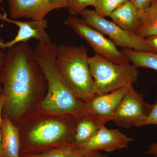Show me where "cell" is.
<instances>
[{
    "label": "cell",
    "mask_w": 157,
    "mask_h": 157,
    "mask_svg": "<svg viewBox=\"0 0 157 157\" xmlns=\"http://www.w3.org/2000/svg\"><path fill=\"white\" fill-rule=\"evenodd\" d=\"M0 73L5 96L4 109L10 118L17 119L29 109L36 93L47 83L27 42L8 48Z\"/></svg>",
    "instance_id": "obj_1"
},
{
    "label": "cell",
    "mask_w": 157,
    "mask_h": 157,
    "mask_svg": "<svg viewBox=\"0 0 157 157\" xmlns=\"http://www.w3.org/2000/svg\"><path fill=\"white\" fill-rule=\"evenodd\" d=\"M58 46L52 42H38L34 49L35 58L47 85V92L41 102L43 111L51 113L78 116L83 112L85 101L75 96L63 81L56 64Z\"/></svg>",
    "instance_id": "obj_2"
},
{
    "label": "cell",
    "mask_w": 157,
    "mask_h": 157,
    "mask_svg": "<svg viewBox=\"0 0 157 157\" xmlns=\"http://www.w3.org/2000/svg\"><path fill=\"white\" fill-rule=\"evenodd\" d=\"M89 57L87 48L83 45L63 44L58 47L56 64L61 77L70 91L85 101L95 95Z\"/></svg>",
    "instance_id": "obj_3"
},
{
    "label": "cell",
    "mask_w": 157,
    "mask_h": 157,
    "mask_svg": "<svg viewBox=\"0 0 157 157\" xmlns=\"http://www.w3.org/2000/svg\"><path fill=\"white\" fill-rule=\"evenodd\" d=\"M90 71L94 83L95 95L108 94L137 83L138 68L129 63H115L97 54L89 57Z\"/></svg>",
    "instance_id": "obj_4"
},
{
    "label": "cell",
    "mask_w": 157,
    "mask_h": 157,
    "mask_svg": "<svg viewBox=\"0 0 157 157\" xmlns=\"http://www.w3.org/2000/svg\"><path fill=\"white\" fill-rule=\"evenodd\" d=\"M76 116L67 114L64 120H46L37 124L29 131L28 143L33 148H44L72 145Z\"/></svg>",
    "instance_id": "obj_5"
},
{
    "label": "cell",
    "mask_w": 157,
    "mask_h": 157,
    "mask_svg": "<svg viewBox=\"0 0 157 157\" xmlns=\"http://www.w3.org/2000/svg\"><path fill=\"white\" fill-rule=\"evenodd\" d=\"M80 15L89 25L107 36L116 46L123 49H134L153 52L145 38L127 32L115 23L98 14L94 10L85 9Z\"/></svg>",
    "instance_id": "obj_6"
},
{
    "label": "cell",
    "mask_w": 157,
    "mask_h": 157,
    "mask_svg": "<svg viewBox=\"0 0 157 157\" xmlns=\"http://www.w3.org/2000/svg\"><path fill=\"white\" fill-rule=\"evenodd\" d=\"M67 24L79 36L84 39L98 55L108 60L118 64H126L129 61L123 52L118 50L116 45L104 34L89 25L82 18L70 16Z\"/></svg>",
    "instance_id": "obj_7"
},
{
    "label": "cell",
    "mask_w": 157,
    "mask_h": 157,
    "mask_svg": "<svg viewBox=\"0 0 157 157\" xmlns=\"http://www.w3.org/2000/svg\"><path fill=\"white\" fill-rule=\"evenodd\" d=\"M151 107L152 104L144 101L143 95L136 91L133 85L130 86L118 104L112 121L126 128L135 127L146 119Z\"/></svg>",
    "instance_id": "obj_8"
},
{
    "label": "cell",
    "mask_w": 157,
    "mask_h": 157,
    "mask_svg": "<svg viewBox=\"0 0 157 157\" xmlns=\"http://www.w3.org/2000/svg\"><path fill=\"white\" fill-rule=\"evenodd\" d=\"M8 4L11 19L35 21L45 19L51 11L68 6L67 0H8Z\"/></svg>",
    "instance_id": "obj_9"
},
{
    "label": "cell",
    "mask_w": 157,
    "mask_h": 157,
    "mask_svg": "<svg viewBox=\"0 0 157 157\" xmlns=\"http://www.w3.org/2000/svg\"><path fill=\"white\" fill-rule=\"evenodd\" d=\"M127 88L113 92L95 95L85 101L83 113L101 126L113 121L118 104L126 91Z\"/></svg>",
    "instance_id": "obj_10"
},
{
    "label": "cell",
    "mask_w": 157,
    "mask_h": 157,
    "mask_svg": "<svg viewBox=\"0 0 157 157\" xmlns=\"http://www.w3.org/2000/svg\"><path fill=\"white\" fill-rule=\"evenodd\" d=\"M0 20L13 24L19 28L17 35L13 40L6 43L0 41V49L4 50L11 48L18 43L27 42L32 39L38 40L40 43L51 42L50 37L46 31L48 23V21L45 18L40 21L31 20L28 21H18L8 18L0 13Z\"/></svg>",
    "instance_id": "obj_11"
},
{
    "label": "cell",
    "mask_w": 157,
    "mask_h": 157,
    "mask_svg": "<svg viewBox=\"0 0 157 157\" xmlns=\"http://www.w3.org/2000/svg\"><path fill=\"white\" fill-rule=\"evenodd\" d=\"M133 140L119 130L107 128L104 125L88 142L79 147L90 151L110 152L128 148Z\"/></svg>",
    "instance_id": "obj_12"
},
{
    "label": "cell",
    "mask_w": 157,
    "mask_h": 157,
    "mask_svg": "<svg viewBox=\"0 0 157 157\" xmlns=\"http://www.w3.org/2000/svg\"><path fill=\"white\" fill-rule=\"evenodd\" d=\"M1 134V157H20L19 131L8 116L4 117L2 119Z\"/></svg>",
    "instance_id": "obj_13"
},
{
    "label": "cell",
    "mask_w": 157,
    "mask_h": 157,
    "mask_svg": "<svg viewBox=\"0 0 157 157\" xmlns=\"http://www.w3.org/2000/svg\"><path fill=\"white\" fill-rule=\"evenodd\" d=\"M112 21L124 30L136 34L140 25V10L130 0L127 1L111 13Z\"/></svg>",
    "instance_id": "obj_14"
},
{
    "label": "cell",
    "mask_w": 157,
    "mask_h": 157,
    "mask_svg": "<svg viewBox=\"0 0 157 157\" xmlns=\"http://www.w3.org/2000/svg\"><path fill=\"white\" fill-rule=\"evenodd\" d=\"M101 127L83 112L77 116L72 145L80 147L85 144L95 135Z\"/></svg>",
    "instance_id": "obj_15"
},
{
    "label": "cell",
    "mask_w": 157,
    "mask_h": 157,
    "mask_svg": "<svg viewBox=\"0 0 157 157\" xmlns=\"http://www.w3.org/2000/svg\"><path fill=\"white\" fill-rule=\"evenodd\" d=\"M24 157H108L101 152L90 151L79 147L64 145L56 147L38 153L28 154Z\"/></svg>",
    "instance_id": "obj_16"
},
{
    "label": "cell",
    "mask_w": 157,
    "mask_h": 157,
    "mask_svg": "<svg viewBox=\"0 0 157 157\" xmlns=\"http://www.w3.org/2000/svg\"><path fill=\"white\" fill-rule=\"evenodd\" d=\"M136 34L143 38L157 35V0L140 10V25Z\"/></svg>",
    "instance_id": "obj_17"
},
{
    "label": "cell",
    "mask_w": 157,
    "mask_h": 157,
    "mask_svg": "<svg viewBox=\"0 0 157 157\" xmlns=\"http://www.w3.org/2000/svg\"><path fill=\"white\" fill-rule=\"evenodd\" d=\"M124 54L129 62L137 68L151 69L157 71V53L152 52L123 49Z\"/></svg>",
    "instance_id": "obj_18"
},
{
    "label": "cell",
    "mask_w": 157,
    "mask_h": 157,
    "mask_svg": "<svg viewBox=\"0 0 157 157\" xmlns=\"http://www.w3.org/2000/svg\"><path fill=\"white\" fill-rule=\"evenodd\" d=\"M129 0H98L94 6V10L104 17H109L112 12Z\"/></svg>",
    "instance_id": "obj_19"
},
{
    "label": "cell",
    "mask_w": 157,
    "mask_h": 157,
    "mask_svg": "<svg viewBox=\"0 0 157 157\" xmlns=\"http://www.w3.org/2000/svg\"><path fill=\"white\" fill-rule=\"evenodd\" d=\"M70 16H76L89 6H94L98 0H67Z\"/></svg>",
    "instance_id": "obj_20"
},
{
    "label": "cell",
    "mask_w": 157,
    "mask_h": 157,
    "mask_svg": "<svg viewBox=\"0 0 157 157\" xmlns=\"http://www.w3.org/2000/svg\"><path fill=\"white\" fill-rule=\"evenodd\" d=\"M150 125H157V99L154 104H152L151 110L147 117L145 120L137 124L135 127L139 128Z\"/></svg>",
    "instance_id": "obj_21"
},
{
    "label": "cell",
    "mask_w": 157,
    "mask_h": 157,
    "mask_svg": "<svg viewBox=\"0 0 157 157\" xmlns=\"http://www.w3.org/2000/svg\"><path fill=\"white\" fill-rule=\"evenodd\" d=\"M136 7L140 10L146 9L153 2L157 0H130Z\"/></svg>",
    "instance_id": "obj_22"
},
{
    "label": "cell",
    "mask_w": 157,
    "mask_h": 157,
    "mask_svg": "<svg viewBox=\"0 0 157 157\" xmlns=\"http://www.w3.org/2000/svg\"><path fill=\"white\" fill-rule=\"evenodd\" d=\"M147 43L153 52L157 53V35L145 38Z\"/></svg>",
    "instance_id": "obj_23"
},
{
    "label": "cell",
    "mask_w": 157,
    "mask_h": 157,
    "mask_svg": "<svg viewBox=\"0 0 157 157\" xmlns=\"http://www.w3.org/2000/svg\"><path fill=\"white\" fill-rule=\"evenodd\" d=\"M4 103H5V96L3 94L0 95V150L1 148V137H2V112L4 109Z\"/></svg>",
    "instance_id": "obj_24"
},
{
    "label": "cell",
    "mask_w": 157,
    "mask_h": 157,
    "mask_svg": "<svg viewBox=\"0 0 157 157\" xmlns=\"http://www.w3.org/2000/svg\"><path fill=\"white\" fill-rule=\"evenodd\" d=\"M145 154L151 155L157 157V142L151 144L147 147Z\"/></svg>",
    "instance_id": "obj_25"
},
{
    "label": "cell",
    "mask_w": 157,
    "mask_h": 157,
    "mask_svg": "<svg viewBox=\"0 0 157 157\" xmlns=\"http://www.w3.org/2000/svg\"><path fill=\"white\" fill-rule=\"evenodd\" d=\"M6 52L3 49H0V68L3 67L6 61Z\"/></svg>",
    "instance_id": "obj_26"
},
{
    "label": "cell",
    "mask_w": 157,
    "mask_h": 157,
    "mask_svg": "<svg viewBox=\"0 0 157 157\" xmlns=\"http://www.w3.org/2000/svg\"><path fill=\"white\" fill-rule=\"evenodd\" d=\"M2 68H0V73H1V70H2ZM0 83H1V82H0ZM1 94H1V88H0V95H1Z\"/></svg>",
    "instance_id": "obj_27"
},
{
    "label": "cell",
    "mask_w": 157,
    "mask_h": 157,
    "mask_svg": "<svg viewBox=\"0 0 157 157\" xmlns=\"http://www.w3.org/2000/svg\"><path fill=\"white\" fill-rule=\"evenodd\" d=\"M4 0H0V5H1V3H2V2H3Z\"/></svg>",
    "instance_id": "obj_28"
},
{
    "label": "cell",
    "mask_w": 157,
    "mask_h": 157,
    "mask_svg": "<svg viewBox=\"0 0 157 157\" xmlns=\"http://www.w3.org/2000/svg\"><path fill=\"white\" fill-rule=\"evenodd\" d=\"M0 157H1V154H0Z\"/></svg>",
    "instance_id": "obj_29"
}]
</instances>
